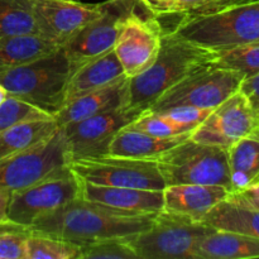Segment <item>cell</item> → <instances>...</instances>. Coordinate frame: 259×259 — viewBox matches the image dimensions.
<instances>
[{
    "mask_svg": "<svg viewBox=\"0 0 259 259\" xmlns=\"http://www.w3.org/2000/svg\"><path fill=\"white\" fill-rule=\"evenodd\" d=\"M154 217L156 214L124 211L77 197L38 219L30 229L81 247L104 239L133 237L146 230Z\"/></svg>",
    "mask_w": 259,
    "mask_h": 259,
    "instance_id": "6da1fadb",
    "label": "cell"
},
{
    "mask_svg": "<svg viewBox=\"0 0 259 259\" xmlns=\"http://www.w3.org/2000/svg\"><path fill=\"white\" fill-rule=\"evenodd\" d=\"M218 51L182 39L174 32H164L154 62L139 75L128 78L125 106L146 111L175 85L192 73L214 65Z\"/></svg>",
    "mask_w": 259,
    "mask_h": 259,
    "instance_id": "7a4b0ae2",
    "label": "cell"
},
{
    "mask_svg": "<svg viewBox=\"0 0 259 259\" xmlns=\"http://www.w3.org/2000/svg\"><path fill=\"white\" fill-rule=\"evenodd\" d=\"M180 15L181 20L171 32L205 48L228 50L259 40V2L234 3Z\"/></svg>",
    "mask_w": 259,
    "mask_h": 259,
    "instance_id": "3957f363",
    "label": "cell"
},
{
    "mask_svg": "<svg viewBox=\"0 0 259 259\" xmlns=\"http://www.w3.org/2000/svg\"><path fill=\"white\" fill-rule=\"evenodd\" d=\"M73 67L63 48L42 58L0 72L8 95L28 101L55 116L65 105Z\"/></svg>",
    "mask_w": 259,
    "mask_h": 259,
    "instance_id": "277c9868",
    "label": "cell"
},
{
    "mask_svg": "<svg viewBox=\"0 0 259 259\" xmlns=\"http://www.w3.org/2000/svg\"><path fill=\"white\" fill-rule=\"evenodd\" d=\"M168 185H219L232 194L228 148L187 138L154 158Z\"/></svg>",
    "mask_w": 259,
    "mask_h": 259,
    "instance_id": "5b68a950",
    "label": "cell"
},
{
    "mask_svg": "<svg viewBox=\"0 0 259 259\" xmlns=\"http://www.w3.org/2000/svg\"><path fill=\"white\" fill-rule=\"evenodd\" d=\"M214 228L164 210L143 232L125 238L137 259H196L197 244Z\"/></svg>",
    "mask_w": 259,
    "mask_h": 259,
    "instance_id": "8992f818",
    "label": "cell"
},
{
    "mask_svg": "<svg viewBox=\"0 0 259 259\" xmlns=\"http://www.w3.org/2000/svg\"><path fill=\"white\" fill-rule=\"evenodd\" d=\"M68 168L80 181L101 186L144 190L166 187L156 159L98 154L72 159Z\"/></svg>",
    "mask_w": 259,
    "mask_h": 259,
    "instance_id": "52a82bcc",
    "label": "cell"
},
{
    "mask_svg": "<svg viewBox=\"0 0 259 259\" xmlns=\"http://www.w3.org/2000/svg\"><path fill=\"white\" fill-rule=\"evenodd\" d=\"M70 149L61 126L45 141L0 161V185L10 191L38 184L65 171Z\"/></svg>",
    "mask_w": 259,
    "mask_h": 259,
    "instance_id": "ba28073f",
    "label": "cell"
},
{
    "mask_svg": "<svg viewBox=\"0 0 259 259\" xmlns=\"http://www.w3.org/2000/svg\"><path fill=\"white\" fill-rule=\"evenodd\" d=\"M244 76L219 66H207L167 90L148 110L164 111L177 106L214 109L239 91Z\"/></svg>",
    "mask_w": 259,
    "mask_h": 259,
    "instance_id": "9c48e42d",
    "label": "cell"
},
{
    "mask_svg": "<svg viewBox=\"0 0 259 259\" xmlns=\"http://www.w3.org/2000/svg\"><path fill=\"white\" fill-rule=\"evenodd\" d=\"M80 197V180L70 168L38 184L12 191L7 220L30 228L38 219Z\"/></svg>",
    "mask_w": 259,
    "mask_h": 259,
    "instance_id": "30bf717a",
    "label": "cell"
},
{
    "mask_svg": "<svg viewBox=\"0 0 259 259\" xmlns=\"http://www.w3.org/2000/svg\"><path fill=\"white\" fill-rule=\"evenodd\" d=\"M163 28L148 9L134 12L121 22L114 52L128 78L146 71L158 56Z\"/></svg>",
    "mask_w": 259,
    "mask_h": 259,
    "instance_id": "8fae6325",
    "label": "cell"
},
{
    "mask_svg": "<svg viewBox=\"0 0 259 259\" xmlns=\"http://www.w3.org/2000/svg\"><path fill=\"white\" fill-rule=\"evenodd\" d=\"M147 9L141 0H106L99 17L76 33L65 46L73 70L90 58L111 50L121 22L132 13Z\"/></svg>",
    "mask_w": 259,
    "mask_h": 259,
    "instance_id": "7c38bea8",
    "label": "cell"
},
{
    "mask_svg": "<svg viewBox=\"0 0 259 259\" xmlns=\"http://www.w3.org/2000/svg\"><path fill=\"white\" fill-rule=\"evenodd\" d=\"M259 136V119L242 91H237L212 109L190 138L204 144L229 148L238 139Z\"/></svg>",
    "mask_w": 259,
    "mask_h": 259,
    "instance_id": "4fadbf2b",
    "label": "cell"
},
{
    "mask_svg": "<svg viewBox=\"0 0 259 259\" xmlns=\"http://www.w3.org/2000/svg\"><path fill=\"white\" fill-rule=\"evenodd\" d=\"M141 113L128 106H120L61 126L70 149L71 161L105 154L114 136L121 128L131 124Z\"/></svg>",
    "mask_w": 259,
    "mask_h": 259,
    "instance_id": "5bb4252c",
    "label": "cell"
},
{
    "mask_svg": "<svg viewBox=\"0 0 259 259\" xmlns=\"http://www.w3.org/2000/svg\"><path fill=\"white\" fill-rule=\"evenodd\" d=\"M39 34L63 47L73 35L103 12L100 4L76 0H33Z\"/></svg>",
    "mask_w": 259,
    "mask_h": 259,
    "instance_id": "9a60e30c",
    "label": "cell"
},
{
    "mask_svg": "<svg viewBox=\"0 0 259 259\" xmlns=\"http://www.w3.org/2000/svg\"><path fill=\"white\" fill-rule=\"evenodd\" d=\"M230 195L219 185H168L163 189V210L202 222L212 207Z\"/></svg>",
    "mask_w": 259,
    "mask_h": 259,
    "instance_id": "2e32d148",
    "label": "cell"
},
{
    "mask_svg": "<svg viewBox=\"0 0 259 259\" xmlns=\"http://www.w3.org/2000/svg\"><path fill=\"white\" fill-rule=\"evenodd\" d=\"M80 197L124 211L157 214L163 210V190L101 186L80 181Z\"/></svg>",
    "mask_w": 259,
    "mask_h": 259,
    "instance_id": "e0dca14e",
    "label": "cell"
},
{
    "mask_svg": "<svg viewBox=\"0 0 259 259\" xmlns=\"http://www.w3.org/2000/svg\"><path fill=\"white\" fill-rule=\"evenodd\" d=\"M125 77V72L111 48L90 58L73 71L66 89L65 104L83 94L113 85Z\"/></svg>",
    "mask_w": 259,
    "mask_h": 259,
    "instance_id": "ac0fdd59",
    "label": "cell"
},
{
    "mask_svg": "<svg viewBox=\"0 0 259 259\" xmlns=\"http://www.w3.org/2000/svg\"><path fill=\"white\" fill-rule=\"evenodd\" d=\"M126 91H128V77L113 85L83 94L71 100L70 103L65 104L63 108L56 114L55 119L57 125L65 126L67 124L90 118L96 114L125 106Z\"/></svg>",
    "mask_w": 259,
    "mask_h": 259,
    "instance_id": "d6986e66",
    "label": "cell"
},
{
    "mask_svg": "<svg viewBox=\"0 0 259 259\" xmlns=\"http://www.w3.org/2000/svg\"><path fill=\"white\" fill-rule=\"evenodd\" d=\"M232 195L259 186V136L238 139L228 148Z\"/></svg>",
    "mask_w": 259,
    "mask_h": 259,
    "instance_id": "ffe728a7",
    "label": "cell"
},
{
    "mask_svg": "<svg viewBox=\"0 0 259 259\" xmlns=\"http://www.w3.org/2000/svg\"><path fill=\"white\" fill-rule=\"evenodd\" d=\"M189 137L190 136L176 137V138H157L128 124L114 136L106 148L105 154L129 157V158L154 159L162 152L172 148Z\"/></svg>",
    "mask_w": 259,
    "mask_h": 259,
    "instance_id": "44dd1931",
    "label": "cell"
},
{
    "mask_svg": "<svg viewBox=\"0 0 259 259\" xmlns=\"http://www.w3.org/2000/svg\"><path fill=\"white\" fill-rule=\"evenodd\" d=\"M196 259L259 258V239L250 235L214 229L197 244Z\"/></svg>",
    "mask_w": 259,
    "mask_h": 259,
    "instance_id": "7402d4cb",
    "label": "cell"
},
{
    "mask_svg": "<svg viewBox=\"0 0 259 259\" xmlns=\"http://www.w3.org/2000/svg\"><path fill=\"white\" fill-rule=\"evenodd\" d=\"M202 223L218 230L240 233L259 239V209L245 204L235 195L212 207Z\"/></svg>",
    "mask_w": 259,
    "mask_h": 259,
    "instance_id": "603a6c76",
    "label": "cell"
},
{
    "mask_svg": "<svg viewBox=\"0 0 259 259\" xmlns=\"http://www.w3.org/2000/svg\"><path fill=\"white\" fill-rule=\"evenodd\" d=\"M60 48L62 47L40 34L0 38V72L27 65Z\"/></svg>",
    "mask_w": 259,
    "mask_h": 259,
    "instance_id": "cb8c5ba5",
    "label": "cell"
},
{
    "mask_svg": "<svg viewBox=\"0 0 259 259\" xmlns=\"http://www.w3.org/2000/svg\"><path fill=\"white\" fill-rule=\"evenodd\" d=\"M57 129L56 119H43L25 121L0 131V161L45 141Z\"/></svg>",
    "mask_w": 259,
    "mask_h": 259,
    "instance_id": "d4e9b609",
    "label": "cell"
},
{
    "mask_svg": "<svg viewBox=\"0 0 259 259\" xmlns=\"http://www.w3.org/2000/svg\"><path fill=\"white\" fill-rule=\"evenodd\" d=\"M39 34L33 0H0V38Z\"/></svg>",
    "mask_w": 259,
    "mask_h": 259,
    "instance_id": "484cf974",
    "label": "cell"
},
{
    "mask_svg": "<svg viewBox=\"0 0 259 259\" xmlns=\"http://www.w3.org/2000/svg\"><path fill=\"white\" fill-rule=\"evenodd\" d=\"M80 245L30 229L25 243V259H77Z\"/></svg>",
    "mask_w": 259,
    "mask_h": 259,
    "instance_id": "4316f807",
    "label": "cell"
},
{
    "mask_svg": "<svg viewBox=\"0 0 259 259\" xmlns=\"http://www.w3.org/2000/svg\"><path fill=\"white\" fill-rule=\"evenodd\" d=\"M215 66L237 71L245 77L259 73V40L218 51Z\"/></svg>",
    "mask_w": 259,
    "mask_h": 259,
    "instance_id": "83f0119b",
    "label": "cell"
},
{
    "mask_svg": "<svg viewBox=\"0 0 259 259\" xmlns=\"http://www.w3.org/2000/svg\"><path fill=\"white\" fill-rule=\"evenodd\" d=\"M132 126L157 138H176L191 136L194 126L179 123L159 111L146 110L131 123Z\"/></svg>",
    "mask_w": 259,
    "mask_h": 259,
    "instance_id": "f1b7e54d",
    "label": "cell"
},
{
    "mask_svg": "<svg viewBox=\"0 0 259 259\" xmlns=\"http://www.w3.org/2000/svg\"><path fill=\"white\" fill-rule=\"evenodd\" d=\"M43 119H55V116L15 96L8 95L7 99L0 104V131L25 121Z\"/></svg>",
    "mask_w": 259,
    "mask_h": 259,
    "instance_id": "f546056e",
    "label": "cell"
},
{
    "mask_svg": "<svg viewBox=\"0 0 259 259\" xmlns=\"http://www.w3.org/2000/svg\"><path fill=\"white\" fill-rule=\"evenodd\" d=\"M77 259H137L125 238H113L80 247Z\"/></svg>",
    "mask_w": 259,
    "mask_h": 259,
    "instance_id": "4dcf8cb0",
    "label": "cell"
},
{
    "mask_svg": "<svg viewBox=\"0 0 259 259\" xmlns=\"http://www.w3.org/2000/svg\"><path fill=\"white\" fill-rule=\"evenodd\" d=\"M30 228L4 220L0 223V259H25Z\"/></svg>",
    "mask_w": 259,
    "mask_h": 259,
    "instance_id": "1f68e13d",
    "label": "cell"
},
{
    "mask_svg": "<svg viewBox=\"0 0 259 259\" xmlns=\"http://www.w3.org/2000/svg\"><path fill=\"white\" fill-rule=\"evenodd\" d=\"M211 110L212 109H200L194 108V106H177V108L159 111V113L166 114L174 120L186 124V125H191L196 129L206 119V116L209 115Z\"/></svg>",
    "mask_w": 259,
    "mask_h": 259,
    "instance_id": "d6a6232c",
    "label": "cell"
},
{
    "mask_svg": "<svg viewBox=\"0 0 259 259\" xmlns=\"http://www.w3.org/2000/svg\"><path fill=\"white\" fill-rule=\"evenodd\" d=\"M240 91L245 95L255 111L259 110V73L245 77L240 85Z\"/></svg>",
    "mask_w": 259,
    "mask_h": 259,
    "instance_id": "836d02e7",
    "label": "cell"
},
{
    "mask_svg": "<svg viewBox=\"0 0 259 259\" xmlns=\"http://www.w3.org/2000/svg\"><path fill=\"white\" fill-rule=\"evenodd\" d=\"M217 0H176L171 14H185V13L196 12L204 9L207 5L212 4Z\"/></svg>",
    "mask_w": 259,
    "mask_h": 259,
    "instance_id": "e575fe53",
    "label": "cell"
},
{
    "mask_svg": "<svg viewBox=\"0 0 259 259\" xmlns=\"http://www.w3.org/2000/svg\"><path fill=\"white\" fill-rule=\"evenodd\" d=\"M141 2L156 17L171 14L176 4V0H141Z\"/></svg>",
    "mask_w": 259,
    "mask_h": 259,
    "instance_id": "d590c367",
    "label": "cell"
},
{
    "mask_svg": "<svg viewBox=\"0 0 259 259\" xmlns=\"http://www.w3.org/2000/svg\"><path fill=\"white\" fill-rule=\"evenodd\" d=\"M235 196L239 197L245 204L250 205V206L255 207V209H259V186L253 187V189L248 190V191L243 192V194L235 195Z\"/></svg>",
    "mask_w": 259,
    "mask_h": 259,
    "instance_id": "8d00e7d4",
    "label": "cell"
},
{
    "mask_svg": "<svg viewBox=\"0 0 259 259\" xmlns=\"http://www.w3.org/2000/svg\"><path fill=\"white\" fill-rule=\"evenodd\" d=\"M10 195H12V191L0 185V223L7 220V211L8 205H9Z\"/></svg>",
    "mask_w": 259,
    "mask_h": 259,
    "instance_id": "74e56055",
    "label": "cell"
},
{
    "mask_svg": "<svg viewBox=\"0 0 259 259\" xmlns=\"http://www.w3.org/2000/svg\"><path fill=\"white\" fill-rule=\"evenodd\" d=\"M7 96H8L7 90H5L4 86H3L2 83H0V104H2L3 101L5 100V99H7Z\"/></svg>",
    "mask_w": 259,
    "mask_h": 259,
    "instance_id": "f35d334b",
    "label": "cell"
},
{
    "mask_svg": "<svg viewBox=\"0 0 259 259\" xmlns=\"http://www.w3.org/2000/svg\"><path fill=\"white\" fill-rule=\"evenodd\" d=\"M257 115H258V119H259V110H257Z\"/></svg>",
    "mask_w": 259,
    "mask_h": 259,
    "instance_id": "ab89813d",
    "label": "cell"
}]
</instances>
